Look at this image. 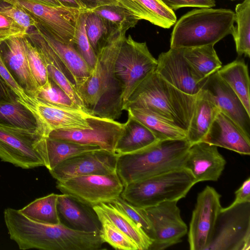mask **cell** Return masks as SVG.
Listing matches in <instances>:
<instances>
[{
	"mask_svg": "<svg viewBox=\"0 0 250 250\" xmlns=\"http://www.w3.org/2000/svg\"><path fill=\"white\" fill-rule=\"evenodd\" d=\"M58 195L51 193L36 199L20 211L37 222L47 224H60L61 222L57 210Z\"/></svg>",
	"mask_w": 250,
	"mask_h": 250,
	"instance_id": "34",
	"label": "cell"
},
{
	"mask_svg": "<svg viewBox=\"0 0 250 250\" xmlns=\"http://www.w3.org/2000/svg\"><path fill=\"white\" fill-rule=\"evenodd\" d=\"M118 156L100 149L82 153L62 162L49 170L57 181L89 175L117 173Z\"/></svg>",
	"mask_w": 250,
	"mask_h": 250,
	"instance_id": "16",
	"label": "cell"
},
{
	"mask_svg": "<svg viewBox=\"0 0 250 250\" xmlns=\"http://www.w3.org/2000/svg\"><path fill=\"white\" fill-rule=\"evenodd\" d=\"M46 138L39 128L0 124V159L23 169L47 167Z\"/></svg>",
	"mask_w": 250,
	"mask_h": 250,
	"instance_id": "7",
	"label": "cell"
},
{
	"mask_svg": "<svg viewBox=\"0 0 250 250\" xmlns=\"http://www.w3.org/2000/svg\"><path fill=\"white\" fill-rule=\"evenodd\" d=\"M0 75L18 97L19 101L23 105L28 104L31 97L27 94L20 85L8 68L6 67L0 54Z\"/></svg>",
	"mask_w": 250,
	"mask_h": 250,
	"instance_id": "44",
	"label": "cell"
},
{
	"mask_svg": "<svg viewBox=\"0 0 250 250\" xmlns=\"http://www.w3.org/2000/svg\"><path fill=\"white\" fill-rule=\"evenodd\" d=\"M196 184L191 173L181 168L130 183L120 196L133 206L146 208L165 201H178Z\"/></svg>",
	"mask_w": 250,
	"mask_h": 250,
	"instance_id": "6",
	"label": "cell"
},
{
	"mask_svg": "<svg viewBox=\"0 0 250 250\" xmlns=\"http://www.w3.org/2000/svg\"><path fill=\"white\" fill-rule=\"evenodd\" d=\"M221 195L207 186L197 196L188 232L190 250H206L208 247L222 208Z\"/></svg>",
	"mask_w": 250,
	"mask_h": 250,
	"instance_id": "13",
	"label": "cell"
},
{
	"mask_svg": "<svg viewBox=\"0 0 250 250\" xmlns=\"http://www.w3.org/2000/svg\"><path fill=\"white\" fill-rule=\"evenodd\" d=\"M47 167L51 170L62 162L76 155L101 149L99 146L65 140L46 138Z\"/></svg>",
	"mask_w": 250,
	"mask_h": 250,
	"instance_id": "32",
	"label": "cell"
},
{
	"mask_svg": "<svg viewBox=\"0 0 250 250\" xmlns=\"http://www.w3.org/2000/svg\"><path fill=\"white\" fill-rule=\"evenodd\" d=\"M24 105L33 113L46 137L55 130L91 128L87 118L92 115L82 109L53 104L35 97Z\"/></svg>",
	"mask_w": 250,
	"mask_h": 250,
	"instance_id": "15",
	"label": "cell"
},
{
	"mask_svg": "<svg viewBox=\"0 0 250 250\" xmlns=\"http://www.w3.org/2000/svg\"><path fill=\"white\" fill-rule=\"evenodd\" d=\"M178 201H167L144 208L150 221L152 243L148 250H163L182 241L188 232Z\"/></svg>",
	"mask_w": 250,
	"mask_h": 250,
	"instance_id": "12",
	"label": "cell"
},
{
	"mask_svg": "<svg viewBox=\"0 0 250 250\" xmlns=\"http://www.w3.org/2000/svg\"><path fill=\"white\" fill-rule=\"evenodd\" d=\"M155 72L182 92L190 95L198 93L205 81L199 82L196 79L181 48H170L161 53L157 59Z\"/></svg>",
	"mask_w": 250,
	"mask_h": 250,
	"instance_id": "18",
	"label": "cell"
},
{
	"mask_svg": "<svg viewBox=\"0 0 250 250\" xmlns=\"http://www.w3.org/2000/svg\"><path fill=\"white\" fill-rule=\"evenodd\" d=\"M200 91L250 138V115L237 95L217 72L206 79Z\"/></svg>",
	"mask_w": 250,
	"mask_h": 250,
	"instance_id": "17",
	"label": "cell"
},
{
	"mask_svg": "<svg viewBox=\"0 0 250 250\" xmlns=\"http://www.w3.org/2000/svg\"><path fill=\"white\" fill-rule=\"evenodd\" d=\"M217 72L237 95L250 115V78L244 60H235L222 66Z\"/></svg>",
	"mask_w": 250,
	"mask_h": 250,
	"instance_id": "31",
	"label": "cell"
},
{
	"mask_svg": "<svg viewBox=\"0 0 250 250\" xmlns=\"http://www.w3.org/2000/svg\"><path fill=\"white\" fill-rule=\"evenodd\" d=\"M125 33L114 29L102 44L90 76L78 89L86 112L116 120L123 110L122 91L115 74L117 56Z\"/></svg>",
	"mask_w": 250,
	"mask_h": 250,
	"instance_id": "1",
	"label": "cell"
},
{
	"mask_svg": "<svg viewBox=\"0 0 250 250\" xmlns=\"http://www.w3.org/2000/svg\"><path fill=\"white\" fill-rule=\"evenodd\" d=\"M10 236L23 250H97L104 243L98 232L75 230L61 223H40L21 213L12 222Z\"/></svg>",
	"mask_w": 250,
	"mask_h": 250,
	"instance_id": "2",
	"label": "cell"
},
{
	"mask_svg": "<svg viewBox=\"0 0 250 250\" xmlns=\"http://www.w3.org/2000/svg\"><path fill=\"white\" fill-rule=\"evenodd\" d=\"M57 210L61 223L67 227L100 233L101 224L92 207L62 194L58 195Z\"/></svg>",
	"mask_w": 250,
	"mask_h": 250,
	"instance_id": "23",
	"label": "cell"
},
{
	"mask_svg": "<svg viewBox=\"0 0 250 250\" xmlns=\"http://www.w3.org/2000/svg\"><path fill=\"white\" fill-rule=\"evenodd\" d=\"M52 6H61L57 0H27Z\"/></svg>",
	"mask_w": 250,
	"mask_h": 250,
	"instance_id": "51",
	"label": "cell"
},
{
	"mask_svg": "<svg viewBox=\"0 0 250 250\" xmlns=\"http://www.w3.org/2000/svg\"><path fill=\"white\" fill-rule=\"evenodd\" d=\"M157 60L150 52L146 42L125 36L115 64V74L122 88L123 106L137 87L155 71Z\"/></svg>",
	"mask_w": 250,
	"mask_h": 250,
	"instance_id": "8",
	"label": "cell"
},
{
	"mask_svg": "<svg viewBox=\"0 0 250 250\" xmlns=\"http://www.w3.org/2000/svg\"><path fill=\"white\" fill-rule=\"evenodd\" d=\"M191 144L187 139L160 141L140 150L118 156L117 173L124 187L184 168Z\"/></svg>",
	"mask_w": 250,
	"mask_h": 250,
	"instance_id": "4",
	"label": "cell"
},
{
	"mask_svg": "<svg viewBox=\"0 0 250 250\" xmlns=\"http://www.w3.org/2000/svg\"><path fill=\"white\" fill-rule=\"evenodd\" d=\"M36 97L53 104L82 109L62 88L49 78L44 85L39 88Z\"/></svg>",
	"mask_w": 250,
	"mask_h": 250,
	"instance_id": "41",
	"label": "cell"
},
{
	"mask_svg": "<svg viewBox=\"0 0 250 250\" xmlns=\"http://www.w3.org/2000/svg\"><path fill=\"white\" fill-rule=\"evenodd\" d=\"M22 9L36 23L57 40L73 44L76 26L85 10L63 6H52L27 0H4Z\"/></svg>",
	"mask_w": 250,
	"mask_h": 250,
	"instance_id": "11",
	"label": "cell"
},
{
	"mask_svg": "<svg viewBox=\"0 0 250 250\" xmlns=\"http://www.w3.org/2000/svg\"><path fill=\"white\" fill-rule=\"evenodd\" d=\"M18 98L0 75V102H11Z\"/></svg>",
	"mask_w": 250,
	"mask_h": 250,
	"instance_id": "49",
	"label": "cell"
},
{
	"mask_svg": "<svg viewBox=\"0 0 250 250\" xmlns=\"http://www.w3.org/2000/svg\"><path fill=\"white\" fill-rule=\"evenodd\" d=\"M234 12L228 9L200 8L182 16L171 34L170 48H188L214 45L231 34Z\"/></svg>",
	"mask_w": 250,
	"mask_h": 250,
	"instance_id": "5",
	"label": "cell"
},
{
	"mask_svg": "<svg viewBox=\"0 0 250 250\" xmlns=\"http://www.w3.org/2000/svg\"><path fill=\"white\" fill-rule=\"evenodd\" d=\"M1 41V40H0V41Z\"/></svg>",
	"mask_w": 250,
	"mask_h": 250,
	"instance_id": "52",
	"label": "cell"
},
{
	"mask_svg": "<svg viewBox=\"0 0 250 250\" xmlns=\"http://www.w3.org/2000/svg\"><path fill=\"white\" fill-rule=\"evenodd\" d=\"M110 203L128 215L151 238V226L144 208L133 206L123 199L121 196Z\"/></svg>",
	"mask_w": 250,
	"mask_h": 250,
	"instance_id": "42",
	"label": "cell"
},
{
	"mask_svg": "<svg viewBox=\"0 0 250 250\" xmlns=\"http://www.w3.org/2000/svg\"><path fill=\"white\" fill-rule=\"evenodd\" d=\"M22 38L30 67L40 88L44 85L49 79L45 62L38 48L26 36Z\"/></svg>",
	"mask_w": 250,
	"mask_h": 250,
	"instance_id": "40",
	"label": "cell"
},
{
	"mask_svg": "<svg viewBox=\"0 0 250 250\" xmlns=\"http://www.w3.org/2000/svg\"><path fill=\"white\" fill-rule=\"evenodd\" d=\"M61 5L71 8L85 10L78 0H57Z\"/></svg>",
	"mask_w": 250,
	"mask_h": 250,
	"instance_id": "50",
	"label": "cell"
},
{
	"mask_svg": "<svg viewBox=\"0 0 250 250\" xmlns=\"http://www.w3.org/2000/svg\"><path fill=\"white\" fill-rule=\"evenodd\" d=\"M56 184L62 194L91 207L116 199L124 187L117 173L75 177L57 181Z\"/></svg>",
	"mask_w": 250,
	"mask_h": 250,
	"instance_id": "10",
	"label": "cell"
},
{
	"mask_svg": "<svg viewBox=\"0 0 250 250\" xmlns=\"http://www.w3.org/2000/svg\"><path fill=\"white\" fill-rule=\"evenodd\" d=\"M86 11L108 5H118L117 0H78Z\"/></svg>",
	"mask_w": 250,
	"mask_h": 250,
	"instance_id": "48",
	"label": "cell"
},
{
	"mask_svg": "<svg viewBox=\"0 0 250 250\" xmlns=\"http://www.w3.org/2000/svg\"><path fill=\"white\" fill-rule=\"evenodd\" d=\"M86 10L83 11L77 21L73 44L92 70L94 68L97 55L92 48L85 29Z\"/></svg>",
	"mask_w": 250,
	"mask_h": 250,
	"instance_id": "39",
	"label": "cell"
},
{
	"mask_svg": "<svg viewBox=\"0 0 250 250\" xmlns=\"http://www.w3.org/2000/svg\"><path fill=\"white\" fill-rule=\"evenodd\" d=\"M234 26L231 32L239 56H250V0H244L235 7Z\"/></svg>",
	"mask_w": 250,
	"mask_h": 250,
	"instance_id": "33",
	"label": "cell"
},
{
	"mask_svg": "<svg viewBox=\"0 0 250 250\" xmlns=\"http://www.w3.org/2000/svg\"><path fill=\"white\" fill-rule=\"evenodd\" d=\"M126 111L148 128L159 141L187 139L184 130L148 109L131 108Z\"/></svg>",
	"mask_w": 250,
	"mask_h": 250,
	"instance_id": "30",
	"label": "cell"
},
{
	"mask_svg": "<svg viewBox=\"0 0 250 250\" xmlns=\"http://www.w3.org/2000/svg\"><path fill=\"white\" fill-rule=\"evenodd\" d=\"M101 224L100 236L103 241L113 248L122 250H138L135 243L129 237L102 215L96 214Z\"/></svg>",
	"mask_w": 250,
	"mask_h": 250,
	"instance_id": "37",
	"label": "cell"
},
{
	"mask_svg": "<svg viewBox=\"0 0 250 250\" xmlns=\"http://www.w3.org/2000/svg\"><path fill=\"white\" fill-rule=\"evenodd\" d=\"M159 141L145 125L128 114L124 130L115 149L118 156L133 153L148 147Z\"/></svg>",
	"mask_w": 250,
	"mask_h": 250,
	"instance_id": "27",
	"label": "cell"
},
{
	"mask_svg": "<svg viewBox=\"0 0 250 250\" xmlns=\"http://www.w3.org/2000/svg\"><path fill=\"white\" fill-rule=\"evenodd\" d=\"M35 27L69 72L78 90L90 76L92 69L73 44H66L57 40L37 23Z\"/></svg>",
	"mask_w": 250,
	"mask_h": 250,
	"instance_id": "24",
	"label": "cell"
},
{
	"mask_svg": "<svg viewBox=\"0 0 250 250\" xmlns=\"http://www.w3.org/2000/svg\"><path fill=\"white\" fill-rule=\"evenodd\" d=\"M92 11L102 17L110 27L126 33L130 28L134 27L139 21L129 11L119 5L102 6Z\"/></svg>",
	"mask_w": 250,
	"mask_h": 250,
	"instance_id": "36",
	"label": "cell"
},
{
	"mask_svg": "<svg viewBox=\"0 0 250 250\" xmlns=\"http://www.w3.org/2000/svg\"><path fill=\"white\" fill-rule=\"evenodd\" d=\"M139 20H145L164 28H169L176 22L173 11L160 0H117Z\"/></svg>",
	"mask_w": 250,
	"mask_h": 250,
	"instance_id": "25",
	"label": "cell"
},
{
	"mask_svg": "<svg viewBox=\"0 0 250 250\" xmlns=\"http://www.w3.org/2000/svg\"><path fill=\"white\" fill-rule=\"evenodd\" d=\"M87 120L91 128L55 130L51 131L48 137L96 146L102 150L115 153L116 146L124 130V123L93 115L88 117Z\"/></svg>",
	"mask_w": 250,
	"mask_h": 250,
	"instance_id": "14",
	"label": "cell"
},
{
	"mask_svg": "<svg viewBox=\"0 0 250 250\" xmlns=\"http://www.w3.org/2000/svg\"><path fill=\"white\" fill-rule=\"evenodd\" d=\"M0 124L28 129L39 128L34 115L18 98L11 102H0Z\"/></svg>",
	"mask_w": 250,
	"mask_h": 250,
	"instance_id": "35",
	"label": "cell"
},
{
	"mask_svg": "<svg viewBox=\"0 0 250 250\" xmlns=\"http://www.w3.org/2000/svg\"><path fill=\"white\" fill-rule=\"evenodd\" d=\"M27 33V30L13 19L0 14V40L13 37H23Z\"/></svg>",
	"mask_w": 250,
	"mask_h": 250,
	"instance_id": "45",
	"label": "cell"
},
{
	"mask_svg": "<svg viewBox=\"0 0 250 250\" xmlns=\"http://www.w3.org/2000/svg\"><path fill=\"white\" fill-rule=\"evenodd\" d=\"M243 155L250 154V138L228 117L219 112L204 141Z\"/></svg>",
	"mask_w": 250,
	"mask_h": 250,
	"instance_id": "22",
	"label": "cell"
},
{
	"mask_svg": "<svg viewBox=\"0 0 250 250\" xmlns=\"http://www.w3.org/2000/svg\"></svg>",
	"mask_w": 250,
	"mask_h": 250,
	"instance_id": "53",
	"label": "cell"
},
{
	"mask_svg": "<svg viewBox=\"0 0 250 250\" xmlns=\"http://www.w3.org/2000/svg\"><path fill=\"white\" fill-rule=\"evenodd\" d=\"M172 10L186 7L211 8L215 6V0H160Z\"/></svg>",
	"mask_w": 250,
	"mask_h": 250,
	"instance_id": "46",
	"label": "cell"
},
{
	"mask_svg": "<svg viewBox=\"0 0 250 250\" xmlns=\"http://www.w3.org/2000/svg\"><path fill=\"white\" fill-rule=\"evenodd\" d=\"M219 112L218 107L199 91L187 131V140L191 145L204 141Z\"/></svg>",
	"mask_w": 250,
	"mask_h": 250,
	"instance_id": "28",
	"label": "cell"
},
{
	"mask_svg": "<svg viewBox=\"0 0 250 250\" xmlns=\"http://www.w3.org/2000/svg\"><path fill=\"white\" fill-rule=\"evenodd\" d=\"M196 96L182 92L154 71L137 87L123 110L131 108L148 109L187 133Z\"/></svg>",
	"mask_w": 250,
	"mask_h": 250,
	"instance_id": "3",
	"label": "cell"
},
{
	"mask_svg": "<svg viewBox=\"0 0 250 250\" xmlns=\"http://www.w3.org/2000/svg\"><path fill=\"white\" fill-rule=\"evenodd\" d=\"M250 249V203L222 207L206 250Z\"/></svg>",
	"mask_w": 250,
	"mask_h": 250,
	"instance_id": "9",
	"label": "cell"
},
{
	"mask_svg": "<svg viewBox=\"0 0 250 250\" xmlns=\"http://www.w3.org/2000/svg\"><path fill=\"white\" fill-rule=\"evenodd\" d=\"M226 161L219 153L217 146L205 142L191 145L184 163L188 170L199 182L216 181L225 168Z\"/></svg>",
	"mask_w": 250,
	"mask_h": 250,
	"instance_id": "19",
	"label": "cell"
},
{
	"mask_svg": "<svg viewBox=\"0 0 250 250\" xmlns=\"http://www.w3.org/2000/svg\"><path fill=\"white\" fill-rule=\"evenodd\" d=\"M23 37L0 41V54L6 67L28 95L36 97L39 86L30 67Z\"/></svg>",
	"mask_w": 250,
	"mask_h": 250,
	"instance_id": "20",
	"label": "cell"
},
{
	"mask_svg": "<svg viewBox=\"0 0 250 250\" xmlns=\"http://www.w3.org/2000/svg\"><path fill=\"white\" fill-rule=\"evenodd\" d=\"M181 49L199 82H203L222 66L213 45Z\"/></svg>",
	"mask_w": 250,
	"mask_h": 250,
	"instance_id": "29",
	"label": "cell"
},
{
	"mask_svg": "<svg viewBox=\"0 0 250 250\" xmlns=\"http://www.w3.org/2000/svg\"><path fill=\"white\" fill-rule=\"evenodd\" d=\"M235 198L234 201L228 207L245 203H250V178L248 177L241 186L235 192Z\"/></svg>",
	"mask_w": 250,
	"mask_h": 250,
	"instance_id": "47",
	"label": "cell"
},
{
	"mask_svg": "<svg viewBox=\"0 0 250 250\" xmlns=\"http://www.w3.org/2000/svg\"><path fill=\"white\" fill-rule=\"evenodd\" d=\"M96 214L108 220L133 240L139 250H148L152 240L146 232L125 212L111 203H102L93 206Z\"/></svg>",
	"mask_w": 250,
	"mask_h": 250,
	"instance_id": "26",
	"label": "cell"
},
{
	"mask_svg": "<svg viewBox=\"0 0 250 250\" xmlns=\"http://www.w3.org/2000/svg\"><path fill=\"white\" fill-rule=\"evenodd\" d=\"M0 14L15 21L27 31L35 27L36 22L21 7L4 0H0Z\"/></svg>",
	"mask_w": 250,
	"mask_h": 250,
	"instance_id": "43",
	"label": "cell"
},
{
	"mask_svg": "<svg viewBox=\"0 0 250 250\" xmlns=\"http://www.w3.org/2000/svg\"><path fill=\"white\" fill-rule=\"evenodd\" d=\"M85 29L88 40L97 55L102 44L109 36L113 29L100 16L91 11H86Z\"/></svg>",
	"mask_w": 250,
	"mask_h": 250,
	"instance_id": "38",
	"label": "cell"
},
{
	"mask_svg": "<svg viewBox=\"0 0 250 250\" xmlns=\"http://www.w3.org/2000/svg\"><path fill=\"white\" fill-rule=\"evenodd\" d=\"M26 37L41 52L46 65L49 78L62 88L76 104L86 112L71 75L36 28L33 27L29 29Z\"/></svg>",
	"mask_w": 250,
	"mask_h": 250,
	"instance_id": "21",
	"label": "cell"
}]
</instances>
